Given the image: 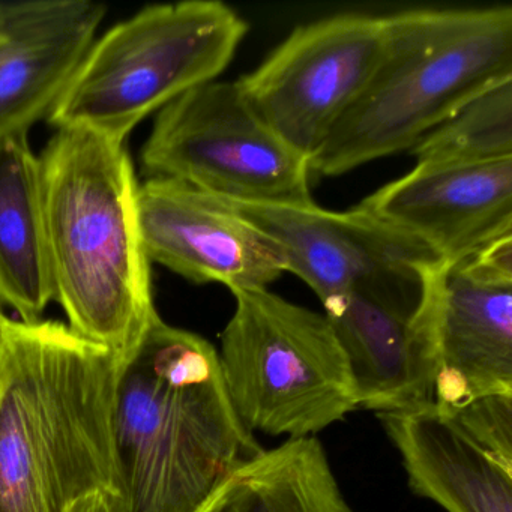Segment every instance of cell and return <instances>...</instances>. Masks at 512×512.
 Returning <instances> with one entry per match:
<instances>
[{"mask_svg": "<svg viewBox=\"0 0 512 512\" xmlns=\"http://www.w3.org/2000/svg\"><path fill=\"white\" fill-rule=\"evenodd\" d=\"M112 442L115 512H199L265 452L230 401L217 349L160 314L119 361Z\"/></svg>", "mask_w": 512, "mask_h": 512, "instance_id": "obj_1", "label": "cell"}, {"mask_svg": "<svg viewBox=\"0 0 512 512\" xmlns=\"http://www.w3.org/2000/svg\"><path fill=\"white\" fill-rule=\"evenodd\" d=\"M119 361L55 320H14L0 362V512H68L115 496Z\"/></svg>", "mask_w": 512, "mask_h": 512, "instance_id": "obj_2", "label": "cell"}, {"mask_svg": "<svg viewBox=\"0 0 512 512\" xmlns=\"http://www.w3.org/2000/svg\"><path fill=\"white\" fill-rule=\"evenodd\" d=\"M127 142L59 128L40 155L53 301L80 337L118 361L158 316Z\"/></svg>", "mask_w": 512, "mask_h": 512, "instance_id": "obj_3", "label": "cell"}, {"mask_svg": "<svg viewBox=\"0 0 512 512\" xmlns=\"http://www.w3.org/2000/svg\"><path fill=\"white\" fill-rule=\"evenodd\" d=\"M385 52L352 109L310 160L338 176L398 152L512 80V8H418L386 16Z\"/></svg>", "mask_w": 512, "mask_h": 512, "instance_id": "obj_4", "label": "cell"}, {"mask_svg": "<svg viewBox=\"0 0 512 512\" xmlns=\"http://www.w3.org/2000/svg\"><path fill=\"white\" fill-rule=\"evenodd\" d=\"M248 29L218 0L143 8L92 43L47 121L127 142L143 119L217 79Z\"/></svg>", "mask_w": 512, "mask_h": 512, "instance_id": "obj_5", "label": "cell"}, {"mask_svg": "<svg viewBox=\"0 0 512 512\" xmlns=\"http://www.w3.org/2000/svg\"><path fill=\"white\" fill-rule=\"evenodd\" d=\"M233 296L218 356L227 394L248 430L307 439L359 409L349 359L325 314L269 289Z\"/></svg>", "mask_w": 512, "mask_h": 512, "instance_id": "obj_6", "label": "cell"}, {"mask_svg": "<svg viewBox=\"0 0 512 512\" xmlns=\"http://www.w3.org/2000/svg\"><path fill=\"white\" fill-rule=\"evenodd\" d=\"M140 164L148 178L184 182L218 199L313 202L310 161L268 127L238 82L212 80L163 107Z\"/></svg>", "mask_w": 512, "mask_h": 512, "instance_id": "obj_7", "label": "cell"}, {"mask_svg": "<svg viewBox=\"0 0 512 512\" xmlns=\"http://www.w3.org/2000/svg\"><path fill=\"white\" fill-rule=\"evenodd\" d=\"M215 199L268 238L283 259L284 271L307 283L322 304L361 293L418 310L424 301L425 272L442 263L424 245L356 208L334 212L314 202L271 205Z\"/></svg>", "mask_w": 512, "mask_h": 512, "instance_id": "obj_8", "label": "cell"}, {"mask_svg": "<svg viewBox=\"0 0 512 512\" xmlns=\"http://www.w3.org/2000/svg\"><path fill=\"white\" fill-rule=\"evenodd\" d=\"M386 40V16L326 17L296 28L238 83L268 127L310 161L367 88Z\"/></svg>", "mask_w": 512, "mask_h": 512, "instance_id": "obj_9", "label": "cell"}, {"mask_svg": "<svg viewBox=\"0 0 512 512\" xmlns=\"http://www.w3.org/2000/svg\"><path fill=\"white\" fill-rule=\"evenodd\" d=\"M439 370L434 401L460 407L512 395V235L437 269Z\"/></svg>", "mask_w": 512, "mask_h": 512, "instance_id": "obj_10", "label": "cell"}, {"mask_svg": "<svg viewBox=\"0 0 512 512\" xmlns=\"http://www.w3.org/2000/svg\"><path fill=\"white\" fill-rule=\"evenodd\" d=\"M137 206L149 260L185 280L224 284L233 293L268 289L286 272L268 238L220 200L184 182L146 179Z\"/></svg>", "mask_w": 512, "mask_h": 512, "instance_id": "obj_11", "label": "cell"}, {"mask_svg": "<svg viewBox=\"0 0 512 512\" xmlns=\"http://www.w3.org/2000/svg\"><path fill=\"white\" fill-rule=\"evenodd\" d=\"M356 209L452 265L512 235V158L470 166L416 164Z\"/></svg>", "mask_w": 512, "mask_h": 512, "instance_id": "obj_12", "label": "cell"}, {"mask_svg": "<svg viewBox=\"0 0 512 512\" xmlns=\"http://www.w3.org/2000/svg\"><path fill=\"white\" fill-rule=\"evenodd\" d=\"M440 265L425 272L424 301L418 310H404L361 293L323 304L349 359L359 409L400 412L433 403L439 370Z\"/></svg>", "mask_w": 512, "mask_h": 512, "instance_id": "obj_13", "label": "cell"}, {"mask_svg": "<svg viewBox=\"0 0 512 512\" xmlns=\"http://www.w3.org/2000/svg\"><path fill=\"white\" fill-rule=\"evenodd\" d=\"M104 17L91 0L0 2V143L49 118Z\"/></svg>", "mask_w": 512, "mask_h": 512, "instance_id": "obj_14", "label": "cell"}, {"mask_svg": "<svg viewBox=\"0 0 512 512\" xmlns=\"http://www.w3.org/2000/svg\"><path fill=\"white\" fill-rule=\"evenodd\" d=\"M413 493L446 512H512V457L479 439L436 401L377 413Z\"/></svg>", "mask_w": 512, "mask_h": 512, "instance_id": "obj_15", "label": "cell"}, {"mask_svg": "<svg viewBox=\"0 0 512 512\" xmlns=\"http://www.w3.org/2000/svg\"><path fill=\"white\" fill-rule=\"evenodd\" d=\"M0 302L25 323L41 320L53 302L40 157L28 134L0 143Z\"/></svg>", "mask_w": 512, "mask_h": 512, "instance_id": "obj_16", "label": "cell"}, {"mask_svg": "<svg viewBox=\"0 0 512 512\" xmlns=\"http://www.w3.org/2000/svg\"><path fill=\"white\" fill-rule=\"evenodd\" d=\"M199 512H355L322 443L289 439L233 473Z\"/></svg>", "mask_w": 512, "mask_h": 512, "instance_id": "obj_17", "label": "cell"}, {"mask_svg": "<svg viewBox=\"0 0 512 512\" xmlns=\"http://www.w3.org/2000/svg\"><path fill=\"white\" fill-rule=\"evenodd\" d=\"M410 152L418 166H470L512 158V80L470 101Z\"/></svg>", "mask_w": 512, "mask_h": 512, "instance_id": "obj_18", "label": "cell"}, {"mask_svg": "<svg viewBox=\"0 0 512 512\" xmlns=\"http://www.w3.org/2000/svg\"><path fill=\"white\" fill-rule=\"evenodd\" d=\"M68 512H115V509L107 494L94 493L77 500Z\"/></svg>", "mask_w": 512, "mask_h": 512, "instance_id": "obj_19", "label": "cell"}, {"mask_svg": "<svg viewBox=\"0 0 512 512\" xmlns=\"http://www.w3.org/2000/svg\"><path fill=\"white\" fill-rule=\"evenodd\" d=\"M14 320H11L7 314L0 308V362L4 358L5 347H7L8 337H10L11 328Z\"/></svg>", "mask_w": 512, "mask_h": 512, "instance_id": "obj_20", "label": "cell"}]
</instances>
